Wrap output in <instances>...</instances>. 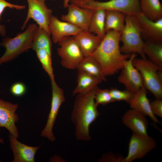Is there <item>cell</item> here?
I'll return each mask as SVG.
<instances>
[{"mask_svg": "<svg viewBox=\"0 0 162 162\" xmlns=\"http://www.w3.org/2000/svg\"><path fill=\"white\" fill-rule=\"evenodd\" d=\"M121 32L114 30L107 32L91 56L100 65L105 76L114 74L123 67L124 61L131 54H124L119 46Z\"/></svg>", "mask_w": 162, "mask_h": 162, "instance_id": "1", "label": "cell"}, {"mask_svg": "<svg viewBox=\"0 0 162 162\" xmlns=\"http://www.w3.org/2000/svg\"><path fill=\"white\" fill-rule=\"evenodd\" d=\"M94 88L86 93L77 94L74 102L71 118L78 140L91 139L90 126L100 115L94 100Z\"/></svg>", "mask_w": 162, "mask_h": 162, "instance_id": "2", "label": "cell"}, {"mask_svg": "<svg viewBox=\"0 0 162 162\" xmlns=\"http://www.w3.org/2000/svg\"><path fill=\"white\" fill-rule=\"evenodd\" d=\"M37 25L29 24L26 30L13 38H4L0 46L5 48V51L0 58V65L12 60L19 55L32 49V40Z\"/></svg>", "mask_w": 162, "mask_h": 162, "instance_id": "3", "label": "cell"}, {"mask_svg": "<svg viewBox=\"0 0 162 162\" xmlns=\"http://www.w3.org/2000/svg\"><path fill=\"white\" fill-rule=\"evenodd\" d=\"M120 41L122 43L120 47L122 53H135L139 54L142 58H146L143 51L144 41L136 16L126 15L124 25L121 32Z\"/></svg>", "mask_w": 162, "mask_h": 162, "instance_id": "4", "label": "cell"}, {"mask_svg": "<svg viewBox=\"0 0 162 162\" xmlns=\"http://www.w3.org/2000/svg\"><path fill=\"white\" fill-rule=\"evenodd\" d=\"M134 67L141 74L144 86L156 99L162 98V68L147 58H134Z\"/></svg>", "mask_w": 162, "mask_h": 162, "instance_id": "5", "label": "cell"}, {"mask_svg": "<svg viewBox=\"0 0 162 162\" xmlns=\"http://www.w3.org/2000/svg\"><path fill=\"white\" fill-rule=\"evenodd\" d=\"M70 2L83 8L94 10H115L135 16L141 13L140 0H109L104 2L95 0H71Z\"/></svg>", "mask_w": 162, "mask_h": 162, "instance_id": "6", "label": "cell"}, {"mask_svg": "<svg viewBox=\"0 0 162 162\" xmlns=\"http://www.w3.org/2000/svg\"><path fill=\"white\" fill-rule=\"evenodd\" d=\"M58 44L57 51L62 66L69 69H77L84 57L73 36L66 37Z\"/></svg>", "mask_w": 162, "mask_h": 162, "instance_id": "7", "label": "cell"}, {"mask_svg": "<svg viewBox=\"0 0 162 162\" xmlns=\"http://www.w3.org/2000/svg\"><path fill=\"white\" fill-rule=\"evenodd\" d=\"M156 146L155 141L148 135L133 133L129 142L127 155L123 162H131L142 159Z\"/></svg>", "mask_w": 162, "mask_h": 162, "instance_id": "8", "label": "cell"}, {"mask_svg": "<svg viewBox=\"0 0 162 162\" xmlns=\"http://www.w3.org/2000/svg\"><path fill=\"white\" fill-rule=\"evenodd\" d=\"M51 81L52 89L51 108L46 124L40 136L53 142L56 138L53 133V128L60 108L65 101V98L63 89L58 86L55 80Z\"/></svg>", "mask_w": 162, "mask_h": 162, "instance_id": "9", "label": "cell"}, {"mask_svg": "<svg viewBox=\"0 0 162 162\" xmlns=\"http://www.w3.org/2000/svg\"><path fill=\"white\" fill-rule=\"evenodd\" d=\"M26 0L28 5V11L21 27L22 30L24 29L29 20L32 19L38 26L44 28L50 34L49 24L52 11L46 5V0Z\"/></svg>", "mask_w": 162, "mask_h": 162, "instance_id": "10", "label": "cell"}, {"mask_svg": "<svg viewBox=\"0 0 162 162\" xmlns=\"http://www.w3.org/2000/svg\"><path fill=\"white\" fill-rule=\"evenodd\" d=\"M136 53L131 54L130 57L125 60L121 69V74L118 77L119 82L123 84L126 89L134 93L142 87H144L143 78L133 64Z\"/></svg>", "mask_w": 162, "mask_h": 162, "instance_id": "11", "label": "cell"}, {"mask_svg": "<svg viewBox=\"0 0 162 162\" xmlns=\"http://www.w3.org/2000/svg\"><path fill=\"white\" fill-rule=\"evenodd\" d=\"M66 14L61 16L62 20L68 22L84 31H88L90 21L94 10L69 4Z\"/></svg>", "mask_w": 162, "mask_h": 162, "instance_id": "12", "label": "cell"}, {"mask_svg": "<svg viewBox=\"0 0 162 162\" xmlns=\"http://www.w3.org/2000/svg\"><path fill=\"white\" fill-rule=\"evenodd\" d=\"M136 17L143 40L162 43V18L151 20L141 13Z\"/></svg>", "mask_w": 162, "mask_h": 162, "instance_id": "13", "label": "cell"}, {"mask_svg": "<svg viewBox=\"0 0 162 162\" xmlns=\"http://www.w3.org/2000/svg\"><path fill=\"white\" fill-rule=\"evenodd\" d=\"M18 104H14L0 99V128L4 127L10 134L16 138L19 137V133L16 123L19 120L16 111Z\"/></svg>", "mask_w": 162, "mask_h": 162, "instance_id": "14", "label": "cell"}, {"mask_svg": "<svg viewBox=\"0 0 162 162\" xmlns=\"http://www.w3.org/2000/svg\"><path fill=\"white\" fill-rule=\"evenodd\" d=\"M49 29L52 41L55 44L58 43L66 37L74 36L82 31L68 22L59 20L52 15L50 20Z\"/></svg>", "mask_w": 162, "mask_h": 162, "instance_id": "15", "label": "cell"}, {"mask_svg": "<svg viewBox=\"0 0 162 162\" xmlns=\"http://www.w3.org/2000/svg\"><path fill=\"white\" fill-rule=\"evenodd\" d=\"M144 114L132 109L126 111L122 117L124 124L130 129L133 133L148 135L147 129L148 122Z\"/></svg>", "mask_w": 162, "mask_h": 162, "instance_id": "16", "label": "cell"}, {"mask_svg": "<svg viewBox=\"0 0 162 162\" xmlns=\"http://www.w3.org/2000/svg\"><path fill=\"white\" fill-rule=\"evenodd\" d=\"M10 146L13 152L14 159L12 162H34V157L40 146L26 145L18 141L10 134L9 135Z\"/></svg>", "mask_w": 162, "mask_h": 162, "instance_id": "17", "label": "cell"}, {"mask_svg": "<svg viewBox=\"0 0 162 162\" xmlns=\"http://www.w3.org/2000/svg\"><path fill=\"white\" fill-rule=\"evenodd\" d=\"M84 57L91 56L96 49L102 39L88 31H81L73 36Z\"/></svg>", "mask_w": 162, "mask_h": 162, "instance_id": "18", "label": "cell"}, {"mask_svg": "<svg viewBox=\"0 0 162 162\" xmlns=\"http://www.w3.org/2000/svg\"><path fill=\"white\" fill-rule=\"evenodd\" d=\"M129 104L132 109L140 112L146 116H149L154 122L160 123L151 110L150 102L147 97L146 89L144 87L141 88L134 93Z\"/></svg>", "mask_w": 162, "mask_h": 162, "instance_id": "19", "label": "cell"}, {"mask_svg": "<svg viewBox=\"0 0 162 162\" xmlns=\"http://www.w3.org/2000/svg\"><path fill=\"white\" fill-rule=\"evenodd\" d=\"M103 80L85 72L78 70L77 84L73 92V95L88 92Z\"/></svg>", "mask_w": 162, "mask_h": 162, "instance_id": "20", "label": "cell"}, {"mask_svg": "<svg viewBox=\"0 0 162 162\" xmlns=\"http://www.w3.org/2000/svg\"><path fill=\"white\" fill-rule=\"evenodd\" d=\"M126 14L118 11L105 10V30L121 32L124 27Z\"/></svg>", "mask_w": 162, "mask_h": 162, "instance_id": "21", "label": "cell"}, {"mask_svg": "<svg viewBox=\"0 0 162 162\" xmlns=\"http://www.w3.org/2000/svg\"><path fill=\"white\" fill-rule=\"evenodd\" d=\"M50 35L45 29L38 26L34 34L32 49L35 51L45 49L52 55V42Z\"/></svg>", "mask_w": 162, "mask_h": 162, "instance_id": "22", "label": "cell"}, {"mask_svg": "<svg viewBox=\"0 0 162 162\" xmlns=\"http://www.w3.org/2000/svg\"><path fill=\"white\" fill-rule=\"evenodd\" d=\"M141 13L149 20L162 18V5L160 0H140Z\"/></svg>", "mask_w": 162, "mask_h": 162, "instance_id": "23", "label": "cell"}, {"mask_svg": "<svg viewBox=\"0 0 162 162\" xmlns=\"http://www.w3.org/2000/svg\"><path fill=\"white\" fill-rule=\"evenodd\" d=\"M105 10H94L92 15L88 28V32L102 39L105 36Z\"/></svg>", "mask_w": 162, "mask_h": 162, "instance_id": "24", "label": "cell"}, {"mask_svg": "<svg viewBox=\"0 0 162 162\" xmlns=\"http://www.w3.org/2000/svg\"><path fill=\"white\" fill-rule=\"evenodd\" d=\"M78 70L84 72L106 81L101 66L98 62L91 56L84 57L79 65Z\"/></svg>", "mask_w": 162, "mask_h": 162, "instance_id": "25", "label": "cell"}, {"mask_svg": "<svg viewBox=\"0 0 162 162\" xmlns=\"http://www.w3.org/2000/svg\"><path fill=\"white\" fill-rule=\"evenodd\" d=\"M143 51L149 60L162 68V43L145 41Z\"/></svg>", "mask_w": 162, "mask_h": 162, "instance_id": "26", "label": "cell"}, {"mask_svg": "<svg viewBox=\"0 0 162 162\" xmlns=\"http://www.w3.org/2000/svg\"><path fill=\"white\" fill-rule=\"evenodd\" d=\"M37 57L42 67L50 77L51 80H55L52 65V55L45 49H40L35 51Z\"/></svg>", "mask_w": 162, "mask_h": 162, "instance_id": "27", "label": "cell"}, {"mask_svg": "<svg viewBox=\"0 0 162 162\" xmlns=\"http://www.w3.org/2000/svg\"><path fill=\"white\" fill-rule=\"evenodd\" d=\"M94 98L95 104L98 106L99 105H105L114 102L110 92L109 90L100 89L98 86L94 88Z\"/></svg>", "mask_w": 162, "mask_h": 162, "instance_id": "28", "label": "cell"}, {"mask_svg": "<svg viewBox=\"0 0 162 162\" xmlns=\"http://www.w3.org/2000/svg\"><path fill=\"white\" fill-rule=\"evenodd\" d=\"M109 91L114 101H124L128 104L132 99L134 94V93L126 89L122 91L111 88L109 90Z\"/></svg>", "mask_w": 162, "mask_h": 162, "instance_id": "29", "label": "cell"}, {"mask_svg": "<svg viewBox=\"0 0 162 162\" xmlns=\"http://www.w3.org/2000/svg\"><path fill=\"white\" fill-rule=\"evenodd\" d=\"M7 8L10 9H15L17 10H21L24 9L26 8V6L12 4L7 2L5 0H0V20L2 12L4 9ZM5 33V27L3 26H1L0 24V34L4 36Z\"/></svg>", "mask_w": 162, "mask_h": 162, "instance_id": "30", "label": "cell"}, {"mask_svg": "<svg viewBox=\"0 0 162 162\" xmlns=\"http://www.w3.org/2000/svg\"><path fill=\"white\" fill-rule=\"evenodd\" d=\"M26 91V86L21 82H17L13 84L11 86L10 91L14 95L20 97L25 94Z\"/></svg>", "mask_w": 162, "mask_h": 162, "instance_id": "31", "label": "cell"}, {"mask_svg": "<svg viewBox=\"0 0 162 162\" xmlns=\"http://www.w3.org/2000/svg\"><path fill=\"white\" fill-rule=\"evenodd\" d=\"M150 107L153 113L162 118V100L156 99L150 102Z\"/></svg>", "mask_w": 162, "mask_h": 162, "instance_id": "32", "label": "cell"}, {"mask_svg": "<svg viewBox=\"0 0 162 162\" xmlns=\"http://www.w3.org/2000/svg\"><path fill=\"white\" fill-rule=\"evenodd\" d=\"M124 158L120 154L110 152L104 154L99 161L100 162H123Z\"/></svg>", "mask_w": 162, "mask_h": 162, "instance_id": "33", "label": "cell"}, {"mask_svg": "<svg viewBox=\"0 0 162 162\" xmlns=\"http://www.w3.org/2000/svg\"><path fill=\"white\" fill-rule=\"evenodd\" d=\"M70 0H64L63 6L64 8H67Z\"/></svg>", "mask_w": 162, "mask_h": 162, "instance_id": "34", "label": "cell"}, {"mask_svg": "<svg viewBox=\"0 0 162 162\" xmlns=\"http://www.w3.org/2000/svg\"><path fill=\"white\" fill-rule=\"evenodd\" d=\"M4 143V140L3 139L0 138V143L3 144Z\"/></svg>", "mask_w": 162, "mask_h": 162, "instance_id": "35", "label": "cell"}, {"mask_svg": "<svg viewBox=\"0 0 162 162\" xmlns=\"http://www.w3.org/2000/svg\"></svg>", "mask_w": 162, "mask_h": 162, "instance_id": "36", "label": "cell"}]
</instances>
